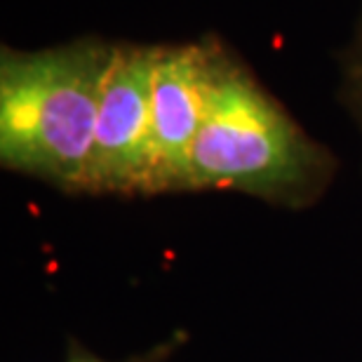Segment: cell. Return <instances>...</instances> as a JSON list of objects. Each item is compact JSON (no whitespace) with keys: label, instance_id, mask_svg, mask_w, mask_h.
Instances as JSON below:
<instances>
[{"label":"cell","instance_id":"cell-3","mask_svg":"<svg viewBox=\"0 0 362 362\" xmlns=\"http://www.w3.org/2000/svg\"><path fill=\"white\" fill-rule=\"evenodd\" d=\"M160 42L118 38L101 94L85 191L148 195L151 92Z\"/></svg>","mask_w":362,"mask_h":362},{"label":"cell","instance_id":"cell-2","mask_svg":"<svg viewBox=\"0 0 362 362\" xmlns=\"http://www.w3.org/2000/svg\"><path fill=\"white\" fill-rule=\"evenodd\" d=\"M118 38L76 35L38 49L0 47V163L83 193Z\"/></svg>","mask_w":362,"mask_h":362},{"label":"cell","instance_id":"cell-6","mask_svg":"<svg viewBox=\"0 0 362 362\" xmlns=\"http://www.w3.org/2000/svg\"><path fill=\"white\" fill-rule=\"evenodd\" d=\"M69 362H104V360H97V358H92V356H78V358H74V360H69Z\"/></svg>","mask_w":362,"mask_h":362},{"label":"cell","instance_id":"cell-5","mask_svg":"<svg viewBox=\"0 0 362 362\" xmlns=\"http://www.w3.org/2000/svg\"><path fill=\"white\" fill-rule=\"evenodd\" d=\"M339 69H341V94L362 122V7L349 40L339 52Z\"/></svg>","mask_w":362,"mask_h":362},{"label":"cell","instance_id":"cell-4","mask_svg":"<svg viewBox=\"0 0 362 362\" xmlns=\"http://www.w3.org/2000/svg\"><path fill=\"white\" fill-rule=\"evenodd\" d=\"M207 40H170L158 47L151 92L148 195L188 191L191 156L207 99Z\"/></svg>","mask_w":362,"mask_h":362},{"label":"cell","instance_id":"cell-1","mask_svg":"<svg viewBox=\"0 0 362 362\" xmlns=\"http://www.w3.org/2000/svg\"><path fill=\"white\" fill-rule=\"evenodd\" d=\"M207 40L205 115L188 191H240L273 202H308L327 186L334 158L306 134L219 33Z\"/></svg>","mask_w":362,"mask_h":362}]
</instances>
